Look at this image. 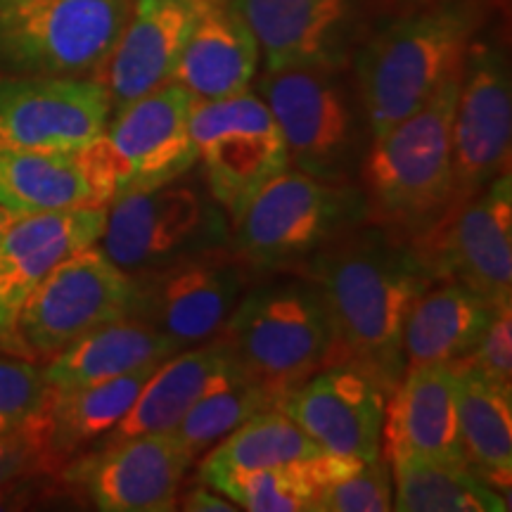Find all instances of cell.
<instances>
[{
  "label": "cell",
  "mask_w": 512,
  "mask_h": 512,
  "mask_svg": "<svg viewBox=\"0 0 512 512\" xmlns=\"http://www.w3.org/2000/svg\"><path fill=\"white\" fill-rule=\"evenodd\" d=\"M323 294L332 328L328 366H354L392 394L403 375L406 316L434 278L413 242L361 223L344 230L297 268Z\"/></svg>",
  "instance_id": "1"
},
{
  "label": "cell",
  "mask_w": 512,
  "mask_h": 512,
  "mask_svg": "<svg viewBox=\"0 0 512 512\" xmlns=\"http://www.w3.org/2000/svg\"><path fill=\"white\" fill-rule=\"evenodd\" d=\"M494 0H418L354 50L356 95L370 140L430 100L484 31Z\"/></svg>",
  "instance_id": "2"
},
{
  "label": "cell",
  "mask_w": 512,
  "mask_h": 512,
  "mask_svg": "<svg viewBox=\"0 0 512 512\" xmlns=\"http://www.w3.org/2000/svg\"><path fill=\"white\" fill-rule=\"evenodd\" d=\"M460 72L463 64L425 105L370 140L358 169L368 221L408 240L432 226L453 202V114Z\"/></svg>",
  "instance_id": "3"
},
{
  "label": "cell",
  "mask_w": 512,
  "mask_h": 512,
  "mask_svg": "<svg viewBox=\"0 0 512 512\" xmlns=\"http://www.w3.org/2000/svg\"><path fill=\"white\" fill-rule=\"evenodd\" d=\"M366 221L361 185L323 181L287 166L230 223V252L252 273H292Z\"/></svg>",
  "instance_id": "4"
},
{
  "label": "cell",
  "mask_w": 512,
  "mask_h": 512,
  "mask_svg": "<svg viewBox=\"0 0 512 512\" xmlns=\"http://www.w3.org/2000/svg\"><path fill=\"white\" fill-rule=\"evenodd\" d=\"M221 335L242 375L278 401L328 366L332 351L323 294L299 273L249 287Z\"/></svg>",
  "instance_id": "5"
},
{
  "label": "cell",
  "mask_w": 512,
  "mask_h": 512,
  "mask_svg": "<svg viewBox=\"0 0 512 512\" xmlns=\"http://www.w3.org/2000/svg\"><path fill=\"white\" fill-rule=\"evenodd\" d=\"M192 100L183 86L164 83L114 112L105 131L76 152L95 207L171 183L195 169Z\"/></svg>",
  "instance_id": "6"
},
{
  "label": "cell",
  "mask_w": 512,
  "mask_h": 512,
  "mask_svg": "<svg viewBox=\"0 0 512 512\" xmlns=\"http://www.w3.org/2000/svg\"><path fill=\"white\" fill-rule=\"evenodd\" d=\"M95 245L114 266L136 278L230 249V219L202 178L188 171L176 181L107 204L105 228Z\"/></svg>",
  "instance_id": "7"
},
{
  "label": "cell",
  "mask_w": 512,
  "mask_h": 512,
  "mask_svg": "<svg viewBox=\"0 0 512 512\" xmlns=\"http://www.w3.org/2000/svg\"><path fill=\"white\" fill-rule=\"evenodd\" d=\"M256 88L283 133L287 164L323 181L351 183L370 131L342 69L287 67L266 72Z\"/></svg>",
  "instance_id": "8"
},
{
  "label": "cell",
  "mask_w": 512,
  "mask_h": 512,
  "mask_svg": "<svg viewBox=\"0 0 512 512\" xmlns=\"http://www.w3.org/2000/svg\"><path fill=\"white\" fill-rule=\"evenodd\" d=\"M133 0H0V76H98Z\"/></svg>",
  "instance_id": "9"
},
{
  "label": "cell",
  "mask_w": 512,
  "mask_h": 512,
  "mask_svg": "<svg viewBox=\"0 0 512 512\" xmlns=\"http://www.w3.org/2000/svg\"><path fill=\"white\" fill-rule=\"evenodd\" d=\"M190 138L195 164L230 223L254 195L287 169V147L280 126L259 93L192 100Z\"/></svg>",
  "instance_id": "10"
},
{
  "label": "cell",
  "mask_w": 512,
  "mask_h": 512,
  "mask_svg": "<svg viewBox=\"0 0 512 512\" xmlns=\"http://www.w3.org/2000/svg\"><path fill=\"white\" fill-rule=\"evenodd\" d=\"M434 283L453 280L489 304H512V178L453 202L432 226L411 238Z\"/></svg>",
  "instance_id": "11"
},
{
  "label": "cell",
  "mask_w": 512,
  "mask_h": 512,
  "mask_svg": "<svg viewBox=\"0 0 512 512\" xmlns=\"http://www.w3.org/2000/svg\"><path fill=\"white\" fill-rule=\"evenodd\" d=\"M133 278L91 245L60 261L31 292L17 318L22 354L48 361L88 332L128 318Z\"/></svg>",
  "instance_id": "12"
},
{
  "label": "cell",
  "mask_w": 512,
  "mask_h": 512,
  "mask_svg": "<svg viewBox=\"0 0 512 512\" xmlns=\"http://www.w3.org/2000/svg\"><path fill=\"white\" fill-rule=\"evenodd\" d=\"M254 273L230 249L178 261L133 278L128 318L150 325L178 351L221 335Z\"/></svg>",
  "instance_id": "13"
},
{
  "label": "cell",
  "mask_w": 512,
  "mask_h": 512,
  "mask_svg": "<svg viewBox=\"0 0 512 512\" xmlns=\"http://www.w3.org/2000/svg\"><path fill=\"white\" fill-rule=\"evenodd\" d=\"M512 76L501 38L482 31L467 48L453 114V202L510 171ZM451 202V204H453Z\"/></svg>",
  "instance_id": "14"
},
{
  "label": "cell",
  "mask_w": 512,
  "mask_h": 512,
  "mask_svg": "<svg viewBox=\"0 0 512 512\" xmlns=\"http://www.w3.org/2000/svg\"><path fill=\"white\" fill-rule=\"evenodd\" d=\"M190 465L174 432L145 434L86 448L62 467L60 482L102 512H171Z\"/></svg>",
  "instance_id": "15"
},
{
  "label": "cell",
  "mask_w": 512,
  "mask_h": 512,
  "mask_svg": "<svg viewBox=\"0 0 512 512\" xmlns=\"http://www.w3.org/2000/svg\"><path fill=\"white\" fill-rule=\"evenodd\" d=\"M110 117V98L95 76H0V147L76 155Z\"/></svg>",
  "instance_id": "16"
},
{
  "label": "cell",
  "mask_w": 512,
  "mask_h": 512,
  "mask_svg": "<svg viewBox=\"0 0 512 512\" xmlns=\"http://www.w3.org/2000/svg\"><path fill=\"white\" fill-rule=\"evenodd\" d=\"M252 31L266 72L344 69L354 57L363 0H226Z\"/></svg>",
  "instance_id": "17"
},
{
  "label": "cell",
  "mask_w": 512,
  "mask_h": 512,
  "mask_svg": "<svg viewBox=\"0 0 512 512\" xmlns=\"http://www.w3.org/2000/svg\"><path fill=\"white\" fill-rule=\"evenodd\" d=\"M107 207H74L17 216L0 235V354L24 356L17 318L43 278L81 249L98 242Z\"/></svg>",
  "instance_id": "18"
},
{
  "label": "cell",
  "mask_w": 512,
  "mask_h": 512,
  "mask_svg": "<svg viewBox=\"0 0 512 512\" xmlns=\"http://www.w3.org/2000/svg\"><path fill=\"white\" fill-rule=\"evenodd\" d=\"M387 396L373 377L354 366H325L280 401L325 453L373 460L382 456Z\"/></svg>",
  "instance_id": "19"
},
{
  "label": "cell",
  "mask_w": 512,
  "mask_h": 512,
  "mask_svg": "<svg viewBox=\"0 0 512 512\" xmlns=\"http://www.w3.org/2000/svg\"><path fill=\"white\" fill-rule=\"evenodd\" d=\"M200 0H133L117 46L98 72L112 114L171 81Z\"/></svg>",
  "instance_id": "20"
},
{
  "label": "cell",
  "mask_w": 512,
  "mask_h": 512,
  "mask_svg": "<svg viewBox=\"0 0 512 512\" xmlns=\"http://www.w3.org/2000/svg\"><path fill=\"white\" fill-rule=\"evenodd\" d=\"M242 377L245 375L223 335L178 351L159 363L128 413L93 446L174 432L197 401Z\"/></svg>",
  "instance_id": "21"
},
{
  "label": "cell",
  "mask_w": 512,
  "mask_h": 512,
  "mask_svg": "<svg viewBox=\"0 0 512 512\" xmlns=\"http://www.w3.org/2000/svg\"><path fill=\"white\" fill-rule=\"evenodd\" d=\"M384 458L463 463L458 425V384L448 366L403 370L384 401Z\"/></svg>",
  "instance_id": "22"
},
{
  "label": "cell",
  "mask_w": 512,
  "mask_h": 512,
  "mask_svg": "<svg viewBox=\"0 0 512 512\" xmlns=\"http://www.w3.org/2000/svg\"><path fill=\"white\" fill-rule=\"evenodd\" d=\"M259 43L226 0H200L183 53L169 83L195 100H216L249 91L259 69Z\"/></svg>",
  "instance_id": "23"
},
{
  "label": "cell",
  "mask_w": 512,
  "mask_h": 512,
  "mask_svg": "<svg viewBox=\"0 0 512 512\" xmlns=\"http://www.w3.org/2000/svg\"><path fill=\"white\" fill-rule=\"evenodd\" d=\"M496 309L453 280L430 285L415 299L403 325V368L456 366L477 347Z\"/></svg>",
  "instance_id": "24"
},
{
  "label": "cell",
  "mask_w": 512,
  "mask_h": 512,
  "mask_svg": "<svg viewBox=\"0 0 512 512\" xmlns=\"http://www.w3.org/2000/svg\"><path fill=\"white\" fill-rule=\"evenodd\" d=\"M155 370L157 366L140 368L136 373L83 384V387H50L48 403L38 418V425H41L48 463L57 475L69 460L98 444L124 418Z\"/></svg>",
  "instance_id": "25"
},
{
  "label": "cell",
  "mask_w": 512,
  "mask_h": 512,
  "mask_svg": "<svg viewBox=\"0 0 512 512\" xmlns=\"http://www.w3.org/2000/svg\"><path fill=\"white\" fill-rule=\"evenodd\" d=\"M174 354H178L174 342L150 325L136 318H121L88 332L48 358L43 373L53 389L83 387L159 366Z\"/></svg>",
  "instance_id": "26"
},
{
  "label": "cell",
  "mask_w": 512,
  "mask_h": 512,
  "mask_svg": "<svg viewBox=\"0 0 512 512\" xmlns=\"http://www.w3.org/2000/svg\"><path fill=\"white\" fill-rule=\"evenodd\" d=\"M451 370L458 384V425L465 465L496 494L510 496L512 392L486 382L472 370Z\"/></svg>",
  "instance_id": "27"
},
{
  "label": "cell",
  "mask_w": 512,
  "mask_h": 512,
  "mask_svg": "<svg viewBox=\"0 0 512 512\" xmlns=\"http://www.w3.org/2000/svg\"><path fill=\"white\" fill-rule=\"evenodd\" d=\"M361 458L318 453L299 463L259 470H219L200 475L204 484L221 491L238 510L249 512H313L318 491L332 479L347 475Z\"/></svg>",
  "instance_id": "28"
},
{
  "label": "cell",
  "mask_w": 512,
  "mask_h": 512,
  "mask_svg": "<svg viewBox=\"0 0 512 512\" xmlns=\"http://www.w3.org/2000/svg\"><path fill=\"white\" fill-rule=\"evenodd\" d=\"M0 207L15 216H29L95 204L74 155L0 147Z\"/></svg>",
  "instance_id": "29"
},
{
  "label": "cell",
  "mask_w": 512,
  "mask_h": 512,
  "mask_svg": "<svg viewBox=\"0 0 512 512\" xmlns=\"http://www.w3.org/2000/svg\"><path fill=\"white\" fill-rule=\"evenodd\" d=\"M399 512H505L510 503L463 463L387 458Z\"/></svg>",
  "instance_id": "30"
},
{
  "label": "cell",
  "mask_w": 512,
  "mask_h": 512,
  "mask_svg": "<svg viewBox=\"0 0 512 512\" xmlns=\"http://www.w3.org/2000/svg\"><path fill=\"white\" fill-rule=\"evenodd\" d=\"M323 453L316 441L280 408L261 411L242 422L207 451L200 475L219 470H259L299 463Z\"/></svg>",
  "instance_id": "31"
},
{
  "label": "cell",
  "mask_w": 512,
  "mask_h": 512,
  "mask_svg": "<svg viewBox=\"0 0 512 512\" xmlns=\"http://www.w3.org/2000/svg\"><path fill=\"white\" fill-rule=\"evenodd\" d=\"M278 406L280 401L266 387L242 377V380L230 382L197 401L176 425L174 437L195 463L202 453H207L223 437L238 430L252 415Z\"/></svg>",
  "instance_id": "32"
},
{
  "label": "cell",
  "mask_w": 512,
  "mask_h": 512,
  "mask_svg": "<svg viewBox=\"0 0 512 512\" xmlns=\"http://www.w3.org/2000/svg\"><path fill=\"white\" fill-rule=\"evenodd\" d=\"M392 501V467L380 456L358 460L347 475L325 484L318 491L313 512H387L392 510Z\"/></svg>",
  "instance_id": "33"
},
{
  "label": "cell",
  "mask_w": 512,
  "mask_h": 512,
  "mask_svg": "<svg viewBox=\"0 0 512 512\" xmlns=\"http://www.w3.org/2000/svg\"><path fill=\"white\" fill-rule=\"evenodd\" d=\"M48 396L50 384L38 361L0 354V434L29 427L43 413Z\"/></svg>",
  "instance_id": "34"
},
{
  "label": "cell",
  "mask_w": 512,
  "mask_h": 512,
  "mask_svg": "<svg viewBox=\"0 0 512 512\" xmlns=\"http://www.w3.org/2000/svg\"><path fill=\"white\" fill-rule=\"evenodd\" d=\"M451 368L472 370L486 382L512 392V304L498 306L477 347Z\"/></svg>",
  "instance_id": "35"
},
{
  "label": "cell",
  "mask_w": 512,
  "mask_h": 512,
  "mask_svg": "<svg viewBox=\"0 0 512 512\" xmlns=\"http://www.w3.org/2000/svg\"><path fill=\"white\" fill-rule=\"evenodd\" d=\"M38 418L24 430L0 434V486L15 482L19 477L38 475V472L57 475L48 463Z\"/></svg>",
  "instance_id": "36"
},
{
  "label": "cell",
  "mask_w": 512,
  "mask_h": 512,
  "mask_svg": "<svg viewBox=\"0 0 512 512\" xmlns=\"http://www.w3.org/2000/svg\"><path fill=\"white\" fill-rule=\"evenodd\" d=\"M178 508L188 512H235L238 505L228 501L221 491L211 489L209 484H197L192 486L185 496H178Z\"/></svg>",
  "instance_id": "37"
},
{
  "label": "cell",
  "mask_w": 512,
  "mask_h": 512,
  "mask_svg": "<svg viewBox=\"0 0 512 512\" xmlns=\"http://www.w3.org/2000/svg\"><path fill=\"white\" fill-rule=\"evenodd\" d=\"M15 219H17V216L12 214V211H8V209L0 207V235H3L5 230H8V226H10V223L15 221Z\"/></svg>",
  "instance_id": "38"
},
{
  "label": "cell",
  "mask_w": 512,
  "mask_h": 512,
  "mask_svg": "<svg viewBox=\"0 0 512 512\" xmlns=\"http://www.w3.org/2000/svg\"><path fill=\"white\" fill-rule=\"evenodd\" d=\"M411 3H418V0H411Z\"/></svg>",
  "instance_id": "39"
}]
</instances>
